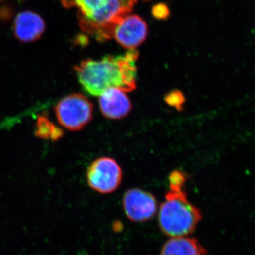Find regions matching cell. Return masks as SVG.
<instances>
[{
  "label": "cell",
  "instance_id": "6da1fadb",
  "mask_svg": "<svg viewBox=\"0 0 255 255\" xmlns=\"http://www.w3.org/2000/svg\"><path fill=\"white\" fill-rule=\"evenodd\" d=\"M136 50L122 55H107L100 60H83L75 67L80 85L87 94L99 97L105 90L117 88L130 92L137 88Z\"/></svg>",
  "mask_w": 255,
  "mask_h": 255
},
{
  "label": "cell",
  "instance_id": "7a4b0ae2",
  "mask_svg": "<svg viewBox=\"0 0 255 255\" xmlns=\"http://www.w3.org/2000/svg\"><path fill=\"white\" fill-rule=\"evenodd\" d=\"M139 0H69L78 8L80 26L100 41L112 39L116 23L130 14Z\"/></svg>",
  "mask_w": 255,
  "mask_h": 255
},
{
  "label": "cell",
  "instance_id": "3957f363",
  "mask_svg": "<svg viewBox=\"0 0 255 255\" xmlns=\"http://www.w3.org/2000/svg\"><path fill=\"white\" fill-rule=\"evenodd\" d=\"M184 187H169L159 210V226L169 237L188 236L202 219L201 210L191 204Z\"/></svg>",
  "mask_w": 255,
  "mask_h": 255
},
{
  "label": "cell",
  "instance_id": "277c9868",
  "mask_svg": "<svg viewBox=\"0 0 255 255\" xmlns=\"http://www.w3.org/2000/svg\"><path fill=\"white\" fill-rule=\"evenodd\" d=\"M54 110L62 127L70 131H78L92 120L94 106L82 94L72 93L60 100Z\"/></svg>",
  "mask_w": 255,
  "mask_h": 255
},
{
  "label": "cell",
  "instance_id": "5b68a950",
  "mask_svg": "<svg viewBox=\"0 0 255 255\" xmlns=\"http://www.w3.org/2000/svg\"><path fill=\"white\" fill-rule=\"evenodd\" d=\"M91 189L102 194H110L118 189L122 180V170L115 159L102 157L90 164L86 173Z\"/></svg>",
  "mask_w": 255,
  "mask_h": 255
},
{
  "label": "cell",
  "instance_id": "8992f818",
  "mask_svg": "<svg viewBox=\"0 0 255 255\" xmlns=\"http://www.w3.org/2000/svg\"><path fill=\"white\" fill-rule=\"evenodd\" d=\"M148 26L143 18L136 14H128L116 23L112 30V39L128 50H136L145 42Z\"/></svg>",
  "mask_w": 255,
  "mask_h": 255
},
{
  "label": "cell",
  "instance_id": "52a82bcc",
  "mask_svg": "<svg viewBox=\"0 0 255 255\" xmlns=\"http://www.w3.org/2000/svg\"><path fill=\"white\" fill-rule=\"evenodd\" d=\"M122 204L127 217L133 222L149 221L157 211V201L155 196L138 188H132L126 191Z\"/></svg>",
  "mask_w": 255,
  "mask_h": 255
},
{
  "label": "cell",
  "instance_id": "ba28073f",
  "mask_svg": "<svg viewBox=\"0 0 255 255\" xmlns=\"http://www.w3.org/2000/svg\"><path fill=\"white\" fill-rule=\"evenodd\" d=\"M99 98V107L106 118L116 120L127 117L132 110V102L127 92L110 88L102 92Z\"/></svg>",
  "mask_w": 255,
  "mask_h": 255
},
{
  "label": "cell",
  "instance_id": "9c48e42d",
  "mask_svg": "<svg viewBox=\"0 0 255 255\" xmlns=\"http://www.w3.org/2000/svg\"><path fill=\"white\" fill-rule=\"evenodd\" d=\"M16 38L23 43L37 41L46 31V24L39 15L32 11L20 13L16 16L14 25Z\"/></svg>",
  "mask_w": 255,
  "mask_h": 255
},
{
  "label": "cell",
  "instance_id": "30bf717a",
  "mask_svg": "<svg viewBox=\"0 0 255 255\" xmlns=\"http://www.w3.org/2000/svg\"><path fill=\"white\" fill-rule=\"evenodd\" d=\"M160 255H207V251L196 238L182 236L166 242Z\"/></svg>",
  "mask_w": 255,
  "mask_h": 255
},
{
  "label": "cell",
  "instance_id": "8fae6325",
  "mask_svg": "<svg viewBox=\"0 0 255 255\" xmlns=\"http://www.w3.org/2000/svg\"><path fill=\"white\" fill-rule=\"evenodd\" d=\"M35 135L44 140L56 141L63 137V130L52 122L48 116L41 115L37 119Z\"/></svg>",
  "mask_w": 255,
  "mask_h": 255
},
{
  "label": "cell",
  "instance_id": "7c38bea8",
  "mask_svg": "<svg viewBox=\"0 0 255 255\" xmlns=\"http://www.w3.org/2000/svg\"><path fill=\"white\" fill-rule=\"evenodd\" d=\"M166 103L174 108L179 110H182L183 105L185 102V97L181 91L173 90L169 92L164 97Z\"/></svg>",
  "mask_w": 255,
  "mask_h": 255
},
{
  "label": "cell",
  "instance_id": "4fadbf2b",
  "mask_svg": "<svg viewBox=\"0 0 255 255\" xmlns=\"http://www.w3.org/2000/svg\"><path fill=\"white\" fill-rule=\"evenodd\" d=\"M187 174L181 170L171 172L169 177V187H184L187 182Z\"/></svg>",
  "mask_w": 255,
  "mask_h": 255
},
{
  "label": "cell",
  "instance_id": "5bb4252c",
  "mask_svg": "<svg viewBox=\"0 0 255 255\" xmlns=\"http://www.w3.org/2000/svg\"><path fill=\"white\" fill-rule=\"evenodd\" d=\"M152 14L158 19H164L169 15V10L166 5L159 4L155 5L152 9Z\"/></svg>",
  "mask_w": 255,
  "mask_h": 255
}]
</instances>
